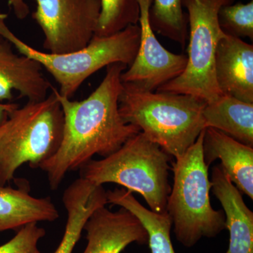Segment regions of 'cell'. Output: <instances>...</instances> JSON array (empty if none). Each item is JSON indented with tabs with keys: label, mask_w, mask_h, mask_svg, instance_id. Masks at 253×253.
I'll list each match as a JSON object with an SVG mask.
<instances>
[{
	"label": "cell",
	"mask_w": 253,
	"mask_h": 253,
	"mask_svg": "<svg viewBox=\"0 0 253 253\" xmlns=\"http://www.w3.org/2000/svg\"><path fill=\"white\" fill-rule=\"evenodd\" d=\"M127 68L121 63L109 65L98 87L82 101L61 96L52 87L63 113L62 140L54 156L39 168L46 173L53 191L59 187L68 172L81 169L94 155L107 157L140 132L123 121L118 109L121 75Z\"/></svg>",
	"instance_id": "1"
},
{
	"label": "cell",
	"mask_w": 253,
	"mask_h": 253,
	"mask_svg": "<svg viewBox=\"0 0 253 253\" xmlns=\"http://www.w3.org/2000/svg\"><path fill=\"white\" fill-rule=\"evenodd\" d=\"M204 100L188 94L149 91L123 83L118 109L123 121L178 158L206 129Z\"/></svg>",
	"instance_id": "2"
},
{
	"label": "cell",
	"mask_w": 253,
	"mask_h": 253,
	"mask_svg": "<svg viewBox=\"0 0 253 253\" xmlns=\"http://www.w3.org/2000/svg\"><path fill=\"white\" fill-rule=\"evenodd\" d=\"M170 156L139 132L116 152L101 160H91L81 169V177L96 185L114 183L144 198L150 210L166 212Z\"/></svg>",
	"instance_id": "3"
},
{
	"label": "cell",
	"mask_w": 253,
	"mask_h": 253,
	"mask_svg": "<svg viewBox=\"0 0 253 253\" xmlns=\"http://www.w3.org/2000/svg\"><path fill=\"white\" fill-rule=\"evenodd\" d=\"M204 130L171 168L174 180L166 212L176 240L186 248L193 247L202 238L216 237L226 229L224 212L211 206L212 183L203 154Z\"/></svg>",
	"instance_id": "4"
},
{
	"label": "cell",
	"mask_w": 253,
	"mask_h": 253,
	"mask_svg": "<svg viewBox=\"0 0 253 253\" xmlns=\"http://www.w3.org/2000/svg\"><path fill=\"white\" fill-rule=\"evenodd\" d=\"M52 87L46 99L18 106L0 125V186L14 180L22 165L39 168L59 149L63 113Z\"/></svg>",
	"instance_id": "5"
},
{
	"label": "cell",
	"mask_w": 253,
	"mask_h": 253,
	"mask_svg": "<svg viewBox=\"0 0 253 253\" xmlns=\"http://www.w3.org/2000/svg\"><path fill=\"white\" fill-rule=\"evenodd\" d=\"M7 15L0 11V37L21 54L36 60L59 84V93L71 99L80 86L100 69L113 63L129 67L135 59L140 39L139 25L126 27L107 37L94 36L85 47L68 54H54L32 47L6 25Z\"/></svg>",
	"instance_id": "6"
},
{
	"label": "cell",
	"mask_w": 253,
	"mask_h": 253,
	"mask_svg": "<svg viewBox=\"0 0 253 253\" xmlns=\"http://www.w3.org/2000/svg\"><path fill=\"white\" fill-rule=\"evenodd\" d=\"M235 0H182L187 12L189 46L187 63L178 77L158 88V92L188 94L212 102L221 94L214 73V56L224 33L218 21L222 6Z\"/></svg>",
	"instance_id": "7"
},
{
	"label": "cell",
	"mask_w": 253,
	"mask_h": 253,
	"mask_svg": "<svg viewBox=\"0 0 253 253\" xmlns=\"http://www.w3.org/2000/svg\"><path fill=\"white\" fill-rule=\"evenodd\" d=\"M32 17L44 34L43 47L50 54L78 51L94 38L100 13V0H36Z\"/></svg>",
	"instance_id": "8"
},
{
	"label": "cell",
	"mask_w": 253,
	"mask_h": 253,
	"mask_svg": "<svg viewBox=\"0 0 253 253\" xmlns=\"http://www.w3.org/2000/svg\"><path fill=\"white\" fill-rule=\"evenodd\" d=\"M138 1L140 9L139 48L134 61L121 75V81L141 90L155 91L183 73L187 56L170 52L158 41L149 20L153 0Z\"/></svg>",
	"instance_id": "9"
},
{
	"label": "cell",
	"mask_w": 253,
	"mask_h": 253,
	"mask_svg": "<svg viewBox=\"0 0 253 253\" xmlns=\"http://www.w3.org/2000/svg\"><path fill=\"white\" fill-rule=\"evenodd\" d=\"M87 244L83 253H121L133 243L148 244L144 226L132 214L121 208L116 212L106 206L98 208L84 224Z\"/></svg>",
	"instance_id": "10"
},
{
	"label": "cell",
	"mask_w": 253,
	"mask_h": 253,
	"mask_svg": "<svg viewBox=\"0 0 253 253\" xmlns=\"http://www.w3.org/2000/svg\"><path fill=\"white\" fill-rule=\"evenodd\" d=\"M214 73L221 94L253 104V46L224 33L214 56Z\"/></svg>",
	"instance_id": "11"
},
{
	"label": "cell",
	"mask_w": 253,
	"mask_h": 253,
	"mask_svg": "<svg viewBox=\"0 0 253 253\" xmlns=\"http://www.w3.org/2000/svg\"><path fill=\"white\" fill-rule=\"evenodd\" d=\"M9 42H0V102L13 99L17 91L28 101L47 97L52 86L42 72V66L36 60L15 54Z\"/></svg>",
	"instance_id": "12"
},
{
	"label": "cell",
	"mask_w": 253,
	"mask_h": 253,
	"mask_svg": "<svg viewBox=\"0 0 253 253\" xmlns=\"http://www.w3.org/2000/svg\"><path fill=\"white\" fill-rule=\"evenodd\" d=\"M203 154L209 167L215 160L242 194L253 199V147L212 127L204 130Z\"/></svg>",
	"instance_id": "13"
},
{
	"label": "cell",
	"mask_w": 253,
	"mask_h": 253,
	"mask_svg": "<svg viewBox=\"0 0 253 253\" xmlns=\"http://www.w3.org/2000/svg\"><path fill=\"white\" fill-rule=\"evenodd\" d=\"M213 194L225 215L229 244L225 253H253V212L245 204L242 194L223 170L220 165L211 173Z\"/></svg>",
	"instance_id": "14"
},
{
	"label": "cell",
	"mask_w": 253,
	"mask_h": 253,
	"mask_svg": "<svg viewBox=\"0 0 253 253\" xmlns=\"http://www.w3.org/2000/svg\"><path fill=\"white\" fill-rule=\"evenodd\" d=\"M62 201L67 221L62 240L54 253H72L88 219L96 210L108 204L106 191L103 186L80 177L65 190Z\"/></svg>",
	"instance_id": "15"
},
{
	"label": "cell",
	"mask_w": 253,
	"mask_h": 253,
	"mask_svg": "<svg viewBox=\"0 0 253 253\" xmlns=\"http://www.w3.org/2000/svg\"><path fill=\"white\" fill-rule=\"evenodd\" d=\"M17 187L0 186V232L18 231L39 221H54L59 211L50 198H36L29 194L24 180H15Z\"/></svg>",
	"instance_id": "16"
},
{
	"label": "cell",
	"mask_w": 253,
	"mask_h": 253,
	"mask_svg": "<svg viewBox=\"0 0 253 253\" xmlns=\"http://www.w3.org/2000/svg\"><path fill=\"white\" fill-rule=\"evenodd\" d=\"M203 116L205 127L214 128L253 147V104L221 94L206 103Z\"/></svg>",
	"instance_id": "17"
},
{
	"label": "cell",
	"mask_w": 253,
	"mask_h": 253,
	"mask_svg": "<svg viewBox=\"0 0 253 253\" xmlns=\"http://www.w3.org/2000/svg\"><path fill=\"white\" fill-rule=\"evenodd\" d=\"M106 197L108 204L127 210L140 221L147 231L151 253H175L170 236L172 221L167 212L158 213L145 208L125 188L109 190Z\"/></svg>",
	"instance_id": "18"
},
{
	"label": "cell",
	"mask_w": 253,
	"mask_h": 253,
	"mask_svg": "<svg viewBox=\"0 0 253 253\" xmlns=\"http://www.w3.org/2000/svg\"><path fill=\"white\" fill-rule=\"evenodd\" d=\"M149 20L154 32L184 47L189 35V25L182 0H153Z\"/></svg>",
	"instance_id": "19"
},
{
	"label": "cell",
	"mask_w": 253,
	"mask_h": 253,
	"mask_svg": "<svg viewBox=\"0 0 253 253\" xmlns=\"http://www.w3.org/2000/svg\"><path fill=\"white\" fill-rule=\"evenodd\" d=\"M101 13L95 36L107 37L138 25L140 14L138 0H100Z\"/></svg>",
	"instance_id": "20"
},
{
	"label": "cell",
	"mask_w": 253,
	"mask_h": 253,
	"mask_svg": "<svg viewBox=\"0 0 253 253\" xmlns=\"http://www.w3.org/2000/svg\"><path fill=\"white\" fill-rule=\"evenodd\" d=\"M218 21L223 33L236 38L253 39V1L238 2L222 6Z\"/></svg>",
	"instance_id": "21"
},
{
	"label": "cell",
	"mask_w": 253,
	"mask_h": 253,
	"mask_svg": "<svg viewBox=\"0 0 253 253\" xmlns=\"http://www.w3.org/2000/svg\"><path fill=\"white\" fill-rule=\"evenodd\" d=\"M46 234L45 229L33 222L23 226L16 236L6 244L0 246V253H42L38 242Z\"/></svg>",
	"instance_id": "22"
},
{
	"label": "cell",
	"mask_w": 253,
	"mask_h": 253,
	"mask_svg": "<svg viewBox=\"0 0 253 253\" xmlns=\"http://www.w3.org/2000/svg\"><path fill=\"white\" fill-rule=\"evenodd\" d=\"M7 1L18 19L23 20L27 17L30 9L25 0H7Z\"/></svg>",
	"instance_id": "23"
},
{
	"label": "cell",
	"mask_w": 253,
	"mask_h": 253,
	"mask_svg": "<svg viewBox=\"0 0 253 253\" xmlns=\"http://www.w3.org/2000/svg\"><path fill=\"white\" fill-rule=\"evenodd\" d=\"M18 107V105L16 104H12V103L3 104L0 102V125L4 123L9 117L10 113Z\"/></svg>",
	"instance_id": "24"
},
{
	"label": "cell",
	"mask_w": 253,
	"mask_h": 253,
	"mask_svg": "<svg viewBox=\"0 0 253 253\" xmlns=\"http://www.w3.org/2000/svg\"><path fill=\"white\" fill-rule=\"evenodd\" d=\"M1 40H2V38H1V37H0V42L1 41Z\"/></svg>",
	"instance_id": "25"
}]
</instances>
